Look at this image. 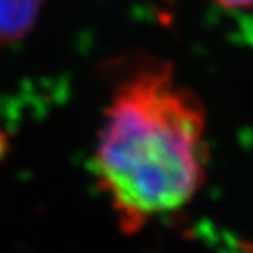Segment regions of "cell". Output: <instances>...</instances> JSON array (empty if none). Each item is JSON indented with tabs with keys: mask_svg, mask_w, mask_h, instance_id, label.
Segmentation results:
<instances>
[{
	"mask_svg": "<svg viewBox=\"0 0 253 253\" xmlns=\"http://www.w3.org/2000/svg\"><path fill=\"white\" fill-rule=\"evenodd\" d=\"M204 109L169 65L141 69L115 90L95 151L99 186L123 232L185 206L204 181Z\"/></svg>",
	"mask_w": 253,
	"mask_h": 253,
	"instance_id": "cell-1",
	"label": "cell"
},
{
	"mask_svg": "<svg viewBox=\"0 0 253 253\" xmlns=\"http://www.w3.org/2000/svg\"><path fill=\"white\" fill-rule=\"evenodd\" d=\"M46 0H0V49L20 42L39 20Z\"/></svg>",
	"mask_w": 253,
	"mask_h": 253,
	"instance_id": "cell-2",
	"label": "cell"
},
{
	"mask_svg": "<svg viewBox=\"0 0 253 253\" xmlns=\"http://www.w3.org/2000/svg\"><path fill=\"white\" fill-rule=\"evenodd\" d=\"M218 4L229 9H237V7H252L253 0H216Z\"/></svg>",
	"mask_w": 253,
	"mask_h": 253,
	"instance_id": "cell-3",
	"label": "cell"
},
{
	"mask_svg": "<svg viewBox=\"0 0 253 253\" xmlns=\"http://www.w3.org/2000/svg\"><path fill=\"white\" fill-rule=\"evenodd\" d=\"M227 253H253V241H236Z\"/></svg>",
	"mask_w": 253,
	"mask_h": 253,
	"instance_id": "cell-4",
	"label": "cell"
}]
</instances>
